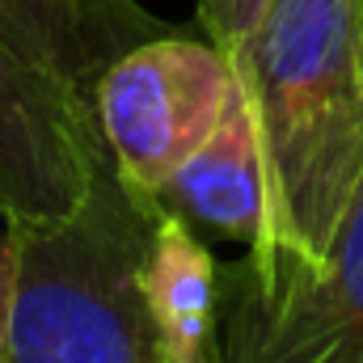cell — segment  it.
Instances as JSON below:
<instances>
[{
    "instance_id": "9c48e42d",
    "label": "cell",
    "mask_w": 363,
    "mask_h": 363,
    "mask_svg": "<svg viewBox=\"0 0 363 363\" xmlns=\"http://www.w3.org/2000/svg\"><path fill=\"white\" fill-rule=\"evenodd\" d=\"M267 4H271V0H194L203 34H207L216 47H224L228 55L241 51V43H245V38L254 34V26L262 21Z\"/></svg>"
},
{
    "instance_id": "277c9868",
    "label": "cell",
    "mask_w": 363,
    "mask_h": 363,
    "mask_svg": "<svg viewBox=\"0 0 363 363\" xmlns=\"http://www.w3.org/2000/svg\"><path fill=\"white\" fill-rule=\"evenodd\" d=\"M237 89L233 55L207 34H157L123 51L97 81V123L114 169L161 199L165 182L211 140Z\"/></svg>"
},
{
    "instance_id": "6da1fadb",
    "label": "cell",
    "mask_w": 363,
    "mask_h": 363,
    "mask_svg": "<svg viewBox=\"0 0 363 363\" xmlns=\"http://www.w3.org/2000/svg\"><path fill=\"white\" fill-rule=\"evenodd\" d=\"M233 72L262 165V245L317 262L363 178V0H271Z\"/></svg>"
},
{
    "instance_id": "52a82bcc",
    "label": "cell",
    "mask_w": 363,
    "mask_h": 363,
    "mask_svg": "<svg viewBox=\"0 0 363 363\" xmlns=\"http://www.w3.org/2000/svg\"><path fill=\"white\" fill-rule=\"evenodd\" d=\"M161 207L182 216L190 228H211L228 241H241L245 250L262 245L267 237L262 165H258L250 110L237 89L211 140L165 182Z\"/></svg>"
},
{
    "instance_id": "5b68a950",
    "label": "cell",
    "mask_w": 363,
    "mask_h": 363,
    "mask_svg": "<svg viewBox=\"0 0 363 363\" xmlns=\"http://www.w3.org/2000/svg\"><path fill=\"white\" fill-rule=\"evenodd\" d=\"M110 148L93 97L0 43V220H60L89 199Z\"/></svg>"
},
{
    "instance_id": "30bf717a",
    "label": "cell",
    "mask_w": 363,
    "mask_h": 363,
    "mask_svg": "<svg viewBox=\"0 0 363 363\" xmlns=\"http://www.w3.org/2000/svg\"><path fill=\"white\" fill-rule=\"evenodd\" d=\"M13 274H17V258H13L9 228L0 220V334H4V321H9V304H13Z\"/></svg>"
},
{
    "instance_id": "7a4b0ae2",
    "label": "cell",
    "mask_w": 363,
    "mask_h": 363,
    "mask_svg": "<svg viewBox=\"0 0 363 363\" xmlns=\"http://www.w3.org/2000/svg\"><path fill=\"white\" fill-rule=\"evenodd\" d=\"M161 216V199L106 161L72 216L4 220L17 274L0 363H165L144 291Z\"/></svg>"
},
{
    "instance_id": "3957f363",
    "label": "cell",
    "mask_w": 363,
    "mask_h": 363,
    "mask_svg": "<svg viewBox=\"0 0 363 363\" xmlns=\"http://www.w3.org/2000/svg\"><path fill=\"white\" fill-rule=\"evenodd\" d=\"M220 363H363V178L317 262L258 245L220 267Z\"/></svg>"
},
{
    "instance_id": "ba28073f",
    "label": "cell",
    "mask_w": 363,
    "mask_h": 363,
    "mask_svg": "<svg viewBox=\"0 0 363 363\" xmlns=\"http://www.w3.org/2000/svg\"><path fill=\"white\" fill-rule=\"evenodd\" d=\"M144 291L165 363H220V267L174 211L157 224Z\"/></svg>"
},
{
    "instance_id": "8992f818",
    "label": "cell",
    "mask_w": 363,
    "mask_h": 363,
    "mask_svg": "<svg viewBox=\"0 0 363 363\" xmlns=\"http://www.w3.org/2000/svg\"><path fill=\"white\" fill-rule=\"evenodd\" d=\"M157 34L169 26L140 0H0V43L85 97L123 51Z\"/></svg>"
}]
</instances>
